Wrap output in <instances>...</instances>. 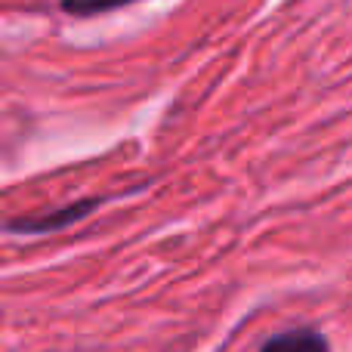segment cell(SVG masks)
<instances>
[{"instance_id":"obj_3","label":"cell","mask_w":352,"mask_h":352,"mask_svg":"<svg viewBox=\"0 0 352 352\" xmlns=\"http://www.w3.org/2000/svg\"><path fill=\"white\" fill-rule=\"evenodd\" d=\"M130 3H136V0H62V10L68 16H102V12L121 10Z\"/></svg>"},{"instance_id":"obj_1","label":"cell","mask_w":352,"mask_h":352,"mask_svg":"<svg viewBox=\"0 0 352 352\" xmlns=\"http://www.w3.org/2000/svg\"><path fill=\"white\" fill-rule=\"evenodd\" d=\"M102 204H105V198H80L65 207H56V210H41V213H34V217L6 219L3 229L10 232V235H53V232H62V229H68V226L87 219Z\"/></svg>"},{"instance_id":"obj_2","label":"cell","mask_w":352,"mask_h":352,"mask_svg":"<svg viewBox=\"0 0 352 352\" xmlns=\"http://www.w3.org/2000/svg\"><path fill=\"white\" fill-rule=\"evenodd\" d=\"M260 352H331V343L316 328H291L272 334L260 346Z\"/></svg>"}]
</instances>
